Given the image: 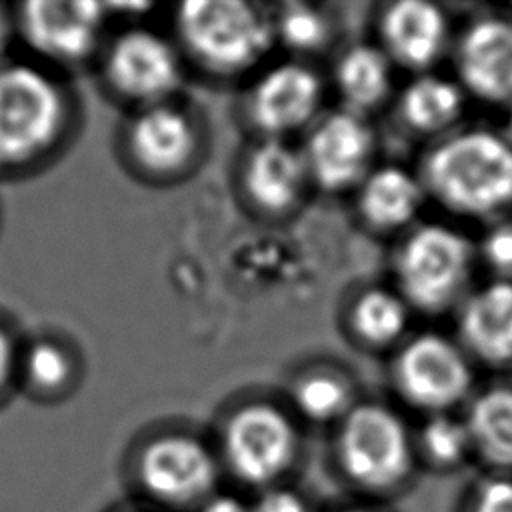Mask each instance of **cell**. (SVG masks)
Here are the masks:
<instances>
[{
  "mask_svg": "<svg viewBox=\"0 0 512 512\" xmlns=\"http://www.w3.org/2000/svg\"><path fill=\"white\" fill-rule=\"evenodd\" d=\"M340 512H368V510H356L354 508V510H340Z\"/></svg>",
  "mask_w": 512,
  "mask_h": 512,
  "instance_id": "836d02e7",
  "label": "cell"
},
{
  "mask_svg": "<svg viewBox=\"0 0 512 512\" xmlns=\"http://www.w3.org/2000/svg\"><path fill=\"white\" fill-rule=\"evenodd\" d=\"M472 448L486 460L512 466V390L490 388L480 394L464 420Z\"/></svg>",
  "mask_w": 512,
  "mask_h": 512,
  "instance_id": "ffe728a7",
  "label": "cell"
},
{
  "mask_svg": "<svg viewBox=\"0 0 512 512\" xmlns=\"http://www.w3.org/2000/svg\"><path fill=\"white\" fill-rule=\"evenodd\" d=\"M374 150L370 126L358 112L324 116L310 132L304 152L308 174L326 190H344L368 174Z\"/></svg>",
  "mask_w": 512,
  "mask_h": 512,
  "instance_id": "ba28073f",
  "label": "cell"
},
{
  "mask_svg": "<svg viewBox=\"0 0 512 512\" xmlns=\"http://www.w3.org/2000/svg\"><path fill=\"white\" fill-rule=\"evenodd\" d=\"M338 452L344 470L356 482L374 488L402 480L412 460L406 426L392 410L378 404L348 410Z\"/></svg>",
  "mask_w": 512,
  "mask_h": 512,
  "instance_id": "5b68a950",
  "label": "cell"
},
{
  "mask_svg": "<svg viewBox=\"0 0 512 512\" xmlns=\"http://www.w3.org/2000/svg\"><path fill=\"white\" fill-rule=\"evenodd\" d=\"M140 474L150 492L164 500L188 502L204 496L216 478V464L204 444L190 436L170 434L148 444Z\"/></svg>",
  "mask_w": 512,
  "mask_h": 512,
  "instance_id": "8fae6325",
  "label": "cell"
},
{
  "mask_svg": "<svg viewBox=\"0 0 512 512\" xmlns=\"http://www.w3.org/2000/svg\"><path fill=\"white\" fill-rule=\"evenodd\" d=\"M296 406L312 420H330L348 414L350 390L344 380L328 372H314L302 378L294 390Z\"/></svg>",
  "mask_w": 512,
  "mask_h": 512,
  "instance_id": "603a6c76",
  "label": "cell"
},
{
  "mask_svg": "<svg viewBox=\"0 0 512 512\" xmlns=\"http://www.w3.org/2000/svg\"><path fill=\"white\" fill-rule=\"evenodd\" d=\"M456 66L472 94L512 104V22L482 18L466 28L458 42Z\"/></svg>",
  "mask_w": 512,
  "mask_h": 512,
  "instance_id": "7c38bea8",
  "label": "cell"
},
{
  "mask_svg": "<svg viewBox=\"0 0 512 512\" xmlns=\"http://www.w3.org/2000/svg\"><path fill=\"white\" fill-rule=\"evenodd\" d=\"M460 88L442 76H418L400 98L404 120L420 132H438L454 124L462 112Z\"/></svg>",
  "mask_w": 512,
  "mask_h": 512,
  "instance_id": "44dd1931",
  "label": "cell"
},
{
  "mask_svg": "<svg viewBox=\"0 0 512 512\" xmlns=\"http://www.w3.org/2000/svg\"><path fill=\"white\" fill-rule=\"evenodd\" d=\"M24 372L28 380L38 388H56L68 380L72 364L62 346L42 340L30 346L26 352Z\"/></svg>",
  "mask_w": 512,
  "mask_h": 512,
  "instance_id": "484cf974",
  "label": "cell"
},
{
  "mask_svg": "<svg viewBox=\"0 0 512 512\" xmlns=\"http://www.w3.org/2000/svg\"><path fill=\"white\" fill-rule=\"evenodd\" d=\"M176 22L192 56L224 74L258 62L274 38L272 22L256 6L240 0L186 2Z\"/></svg>",
  "mask_w": 512,
  "mask_h": 512,
  "instance_id": "7a4b0ae2",
  "label": "cell"
},
{
  "mask_svg": "<svg viewBox=\"0 0 512 512\" xmlns=\"http://www.w3.org/2000/svg\"><path fill=\"white\" fill-rule=\"evenodd\" d=\"M422 196L424 188L410 172L384 166L362 180L360 210L376 228H398L416 216Z\"/></svg>",
  "mask_w": 512,
  "mask_h": 512,
  "instance_id": "ac0fdd59",
  "label": "cell"
},
{
  "mask_svg": "<svg viewBox=\"0 0 512 512\" xmlns=\"http://www.w3.org/2000/svg\"><path fill=\"white\" fill-rule=\"evenodd\" d=\"M396 382L408 402L428 410H442L466 394L470 368L460 348L448 338L422 334L398 354Z\"/></svg>",
  "mask_w": 512,
  "mask_h": 512,
  "instance_id": "52a82bcc",
  "label": "cell"
},
{
  "mask_svg": "<svg viewBox=\"0 0 512 512\" xmlns=\"http://www.w3.org/2000/svg\"><path fill=\"white\" fill-rule=\"evenodd\" d=\"M12 364H14V350L8 334L0 328V388L6 384L12 372Z\"/></svg>",
  "mask_w": 512,
  "mask_h": 512,
  "instance_id": "f546056e",
  "label": "cell"
},
{
  "mask_svg": "<svg viewBox=\"0 0 512 512\" xmlns=\"http://www.w3.org/2000/svg\"><path fill=\"white\" fill-rule=\"evenodd\" d=\"M470 272V242L460 232L440 224L414 230L396 260L402 294L428 312L442 310L460 298Z\"/></svg>",
  "mask_w": 512,
  "mask_h": 512,
  "instance_id": "277c9868",
  "label": "cell"
},
{
  "mask_svg": "<svg viewBox=\"0 0 512 512\" xmlns=\"http://www.w3.org/2000/svg\"><path fill=\"white\" fill-rule=\"evenodd\" d=\"M200 512H248L244 504L232 496H216L204 504Z\"/></svg>",
  "mask_w": 512,
  "mask_h": 512,
  "instance_id": "4dcf8cb0",
  "label": "cell"
},
{
  "mask_svg": "<svg viewBox=\"0 0 512 512\" xmlns=\"http://www.w3.org/2000/svg\"><path fill=\"white\" fill-rule=\"evenodd\" d=\"M294 450L296 434L290 420L270 404H248L226 424V458L246 482L274 480L290 466Z\"/></svg>",
  "mask_w": 512,
  "mask_h": 512,
  "instance_id": "8992f818",
  "label": "cell"
},
{
  "mask_svg": "<svg viewBox=\"0 0 512 512\" xmlns=\"http://www.w3.org/2000/svg\"><path fill=\"white\" fill-rule=\"evenodd\" d=\"M254 512H306V506L298 494L292 490H270L256 504Z\"/></svg>",
  "mask_w": 512,
  "mask_h": 512,
  "instance_id": "f1b7e54d",
  "label": "cell"
},
{
  "mask_svg": "<svg viewBox=\"0 0 512 512\" xmlns=\"http://www.w3.org/2000/svg\"><path fill=\"white\" fill-rule=\"evenodd\" d=\"M306 176L304 154L278 138H270L250 154L244 168V186L254 204L280 212L298 200Z\"/></svg>",
  "mask_w": 512,
  "mask_h": 512,
  "instance_id": "e0dca14e",
  "label": "cell"
},
{
  "mask_svg": "<svg viewBox=\"0 0 512 512\" xmlns=\"http://www.w3.org/2000/svg\"><path fill=\"white\" fill-rule=\"evenodd\" d=\"M424 182L454 212H500L512 204V140L488 130L458 132L430 152Z\"/></svg>",
  "mask_w": 512,
  "mask_h": 512,
  "instance_id": "6da1fadb",
  "label": "cell"
},
{
  "mask_svg": "<svg viewBox=\"0 0 512 512\" xmlns=\"http://www.w3.org/2000/svg\"><path fill=\"white\" fill-rule=\"evenodd\" d=\"M274 34L294 50H316L328 38V22L306 4H288L276 18Z\"/></svg>",
  "mask_w": 512,
  "mask_h": 512,
  "instance_id": "cb8c5ba5",
  "label": "cell"
},
{
  "mask_svg": "<svg viewBox=\"0 0 512 512\" xmlns=\"http://www.w3.org/2000/svg\"><path fill=\"white\" fill-rule=\"evenodd\" d=\"M112 86L134 100L160 104L180 84V60L174 48L152 30H128L118 36L106 58Z\"/></svg>",
  "mask_w": 512,
  "mask_h": 512,
  "instance_id": "9c48e42d",
  "label": "cell"
},
{
  "mask_svg": "<svg viewBox=\"0 0 512 512\" xmlns=\"http://www.w3.org/2000/svg\"><path fill=\"white\" fill-rule=\"evenodd\" d=\"M318 104L320 82L316 74L296 62L268 70L250 94L252 120L274 138L306 124Z\"/></svg>",
  "mask_w": 512,
  "mask_h": 512,
  "instance_id": "4fadbf2b",
  "label": "cell"
},
{
  "mask_svg": "<svg viewBox=\"0 0 512 512\" xmlns=\"http://www.w3.org/2000/svg\"><path fill=\"white\" fill-rule=\"evenodd\" d=\"M464 344L482 360H512V282H492L472 292L460 310Z\"/></svg>",
  "mask_w": 512,
  "mask_h": 512,
  "instance_id": "2e32d148",
  "label": "cell"
},
{
  "mask_svg": "<svg viewBox=\"0 0 512 512\" xmlns=\"http://www.w3.org/2000/svg\"><path fill=\"white\" fill-rule=\"evenodd\" d=\"M102 20V6L88 0H34L24 4L20 14L32 48L64 62L80 60L94 48Z\"/></svg>",
  "mask_w": 512,
  "mask_h": 512,
  "instance_id": "30bf717a",
  "label": "cell"
},
{
  "mask_svg": "<svg viewBox=\"0 0 512 512\" xmlns=\"http://www.w3.org/2000/svg\"><path fill=\"white\" fill-rule=\"evenodd\" d=\"M66 104L42 70L0 68V166H16L46 152L62 132Z\"/></svg>",
  "mask_w": 512,
  "mask_h": 512,
  "instance_id": "3957f363",
  "label": "cell"
},
{
  "mask_svg": "<svg viewBox=\"0 0 512 512\" xmlns=\"http://www.w3.org/2000/svg\"><path fill=\"white\" fill-rule=\"evenodd\" d=\"M196 134L190 118L170 104L146 106L130 126V150L152 172H174L194 154Z\"/></svg>",
  "mask_w": 512,
  "mask_h": 512,
  "instance_id": "9a60e30c",
  "label": "cell"
},
{
  "mask_svg": "<svg viewBox=\"0 0 512 512\" xmlns=\"http://www.w3.org/2000/svg\"><path fill=\"white\" fill-rule=\"evenodd\" d=\"M422 446L426 454L440 464H454L472 448L466 422L446 414H434L422 428Z\"/></svg>",
  "mask_w": 512,
  "mask_h": 512,
  "instance_id": "d4e9b609",
  "label": "cell"
},
{
  "mask_svg": "<svg viewBox=\"0 0 512 512\" xmlns=\"http://www.w3.org/2000/svg\"><path fill=\"white\" fill-rule=\"evenodd\" d=\"M8 34H10V24H8V18L0 6V56L8 44Z\"/></svg>",
  "mask_w": 512,
  "mask_h": 512,
  "instance_id": "1f68e13d",
  "label": "cell"
},
{
  "mask_svg": "<svg viewBox=\"0 0 512 512\" xmlns=\"http://www.w3.org/2000/svg\"><path fill=\"white\" fill-rule=\"evenodd\" d=\"M336 82L352 112L370 110L390 90V58L380 48L354 46L338 60Z\"/></svg>",
  "mask_w": 512,
  "mask_h": 512,
  "instance_id": "d6986e66",
  "label": "cell"
},
{
  "mask_svg": "<svg viewBox=\"0 0 512 512\" xmlns=\"http://www.w3.org/2000/svg\"><path fill=\"white\" fill-rule=\"evenodd\" d=\"M506 124H508V132H510V136H512V104H510V108H508V116H506Z\"/></svg>",
  "mask_w": 512,
  "mask_h": 512,
  "instance_id": "d6a6232c",
  "label": "cell"
},
{
  "mask_svg": "<svg viewBox=\"0 0 512 512\" xmlns=\"http://www.w3.org/2000/svg\"><path fill=\"white\" fill-rule=\"evenodd\" d=\"M482 252L496 272L512 276V224L492 228L482 242Z\"/></svg>",
  "mask_w": 512,
  "mask_h": 512,
  "instance_id": "4316f807",
  "label": "cell"
},
{
  "mask_svg": "<svg viewBox=\"0 0 512 512\" xmlns=\"http://www.w3.org/2000/svg\"><path fill=\"white\" fill-rule=\"evenodd\" d=\"M474 512H512V480L498 478L488 482L476 498Z\"/></svg>",
  "mask_w": 512,
  "mask_h": 512,
  "instance_id": "83f0119b",
  "label": "cell"
},
{
  "mask_svg": "<svg viewBox=\"0 0 512 512\" xmlns=\"http://www.w3.org/2000/svg\"><path fill=\"white\" fill-rule=\"evenodd\" d=\"M384 52L408 68H426L440 58L448 40L442 10L424 0H400L386 8L382 22Z\"/></svg>",
  "mask_w": 512,
  "mask_h": 512,
  "instance_id": "5bb4252c",
  "label": "cell"
},
{
  "mask_svg": "<svg viewBox=\"0 0 512 512\" xmlns=\"http://www.w3.org/2000/svg\"><path fill=\"white\" fill-rule=\"evenodd\" d=\"M406 304L392 292L374 288L354 304L352 324L358 336L370 344H388L406 328Z\"/></svg>",
  "mask_w": 512,
  "mask_h": 512,
  "instance_id": "7402d4cb",
  "label": "cell"
}]
</instances>
